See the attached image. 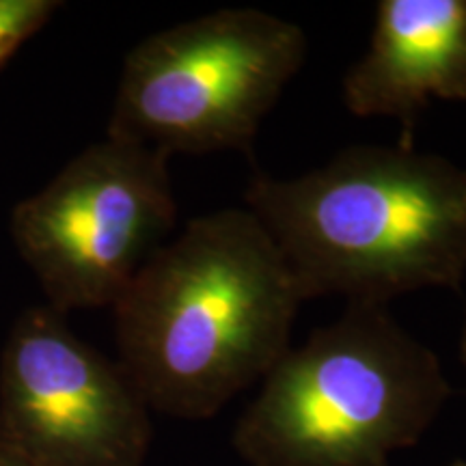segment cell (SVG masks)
<instances>
[{"label": "cell", "instance_id": "cell-1", "mask_svg": "<svg viewBox=\"0 0 466 466\" xmlns=\"http://www.w3.org/2000/svg\"><path fill=\"white\" fill-rule=\"evenodd\" d=\"M302 302L253 212L203 214L151 255L113 305L119 365L149 410L209 419L291 348Z\"/></svg>", "mask_w": 466, "mask_h": 466}, {"label": "cell", "instance_id": "cell-2", "mask_svg": "<svg viewBox=\"0 0 466 466\" xmlns=\"http://www.w3.org/2000/svg\"><path fill=\"white\" fill-rule=\"evenodd\" d=\"M244 208L302 299L382 305L466 277V168L406 145H352L299 177L258 171Z\"/></svg>", "mask_w": 466, "mask_h": 466}, {"label": "cell", "instance_id": "cell-3", "mask_svg": "<svg viewBox=\"0 0 466 466\" xmlns=\"http://www.w3.org/2000/svg\"><path fill=\"white\" fill-rule=\"evenodd\" d=\"M450 395L441 359L387 307L348 302L268 371L231 445L248 466H391Z\"/></svg>", "mask_w": 466, "mask_h": 466}, {"label": "cell", "instance_id": "cell-4", "mask_svg": "<svg viewBox=\"0 0 466 466\" xmlns=\"http://www.w3.org/2000/svg\"><path fill=\"white\" fill-rule=\"evenodd\" d=\"M305 56L299 25L253 7L168 26L126 56L106 137L168 158L250 154Z\"/></svg>", "mask_w": 466, "mask_h": 466}, {"label": "cell", "instance_id": "cell-5", "mask_svg": "<svg viewBox=\"0 0 466 466\" xmlns=\"http://www.w3.org/2000/svg\"><path fill=\"white\" fill-rule=\"evenodd\" d=\"M177 217L168 156L108 138L15 206L11 231L58 313L113 307Z\"/></svg>", "mask_w": 466, "mask_h": 466}, {"label": "cell", "instance_id": "cell-6", "mask_svg": "<svg viewBox=\"0 0 466 466\" xmlns=\"http://www.w3.org/2000/svg\"><path fill=\"white\" fill-rule=\"evenodd\" d=\"M149 406L119 360L33 307L0 359V447L31 466H145Z\"/></svg>", "mask_w": 466, "mask_h": 466}, {"label": "cell", "instance_id": "cell-7", "mask_svg": "<svg viewBox=\"0 0 466 466\" xmlns=\"http://www.w3.org/2000/svg\"><path fill=\"white\" fill-rule=\"evenodd\" d=\"M341 96L350 115L398 119L400 145L412 147L430 102H466V0H380L370 48Z\"/></svg>", "mask_w": 466, "mask_h": 466}, {"label": "cell", "instance_id": "cell-8", "mask_svg": "<svg viewBox=\"0 0 466 466\" xmlns=\"http://www.w3.org/2000/svg\"><path fill=\"white\" fill-rule=\"evenodd\" d=\"M58 7L55 0H0V67L42 31Z\"/></svg>", "mask_w": 466, "mask_h": 466}, {"label": "cell", "instance_id": "cell-9", "mask_svg": "<svg viewBox=\"0 0 466 466\" xmlns=\"http://www.w3.org/2000/svg\"><path fill=\"white\" fill-rule=\"evenodd\" d=\"M0 466H31V464H28L26 460H22L20 456H15V453H11L0 447Z\"/></svg>", "mask_w": 466, "mask_h": 466}, {"label": "cell", "instance_id": "cell-10", "mask_svg": "<svg viewBox=\"0 0 466 466\" xmlns=\"http://www.w3.org/2000/svg\"><path fill=\"white\" fill-rule=\"evenodd\" d=\"M460 357H462V363L466 367V318L462 326V335H460Z\"/></svg>", "mask_w": 466, "mask_h": 466}, {"label": "cell", "instance_id": "cell-11", "mask_svg": "<svg viewBox=\"0 0 466 466\" xmlns=\"http://www.w3.org/2000/svg\"><path fill=\"white\" fill-rule=\"evenodd\" d=\"M451 466H466V462H453Z\"/></svg>", "mask_w": 466, "mask_h": 466}]
</instances>
